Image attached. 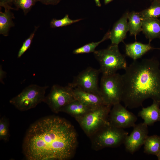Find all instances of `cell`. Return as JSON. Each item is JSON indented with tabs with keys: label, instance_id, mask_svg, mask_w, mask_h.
<instances>
[{
	"label": "cell",
	"instance_id": "obj_33",
	"mask_svg": "<svg viewBox=\"0 0 160 160\" xmlns=\"http://www.w3.org/2000/svg\"><path fill=\"white\" fill-rule=\"evenodd\" d=\"M152 1H155L158 2L160 3V0H151Z\"/></svg>",
	"mask_w": 160,
	"mask_h": 160
},
{
	"label": "cell",
	"instance_id": "obj_11",
	"mask_svg": "<svg viewBox=\"0 0 160 160\" xmlns=\"http://www.w3.org/2000/svg\"><path fill=\"white\" fill-rule=\"evenodd\" d=\"M133 127L132 131L127 136L124 143L126 150L132 154L144 145L148 132V125L143 122L135 124Z\"/></svg>",
	"mask_w": 160,
	"mask_h": 160
},
{
	"label": "cell",
	"instance_id": "obj_30",
	"mask_svg": "<svg viewBox=\"0 0 160 160\" xmlns=\"http://www.w3.org/2000/svg\"><path fill=\"white\" fill-rule=\"evenodd\" d=\"M94 1L96 6L98 7H100L101 6L100 0H94Z\"/></svg>",
	"mask_w": 160,
	"mask_h": 160
},
{
	"label": "cell",
	"instance_id": "obj_4",
	"mask_svg": "<svg viewBox=\"0 0 160 160\" xmlns=\"http://www.w3.org/2000/svg\"><path fill=\"white\" fill-rule=\"evenodd\" d=\"M128 133L124 129L110 124L105 126L90 137L92 147L95 151L106 148H114L124 144Z\"/></svg>",
	"mask_w": 160,
	"mask_h": 160
},
{
	"label": "cell",
	"instance_id": "obj_24",
	"mask_svg": "<svg viewBox=\"0 0 160 160\" xmlns=\"http://www.w3.org/2000/svg\"><path fill=\"white\" fill-rule=\"evenodd\" d=\"M38 1L39 0H15L13 3L17 9H22L25 15Z\"/></svg>",
	"mask_w": 160,
	"mask_h": 160
},
{
	"label": "cell",
	"instance_id": "obj_23",
	"mask_svg": "<svg viewBox=\"0 0 160 160\" xmlns=\"http://www.w3.org/2000/svg\"><path fill=\"white\" fill-rule=\"evenodd\" d=\"M82 19L72 20L70 18L68 14L66 15L62 18L57 19L53 18L51 21L50 25L51 28H55L70 25L81 20Z\"/></svg>",
	"mask_w": 160,
	"mask_h": 160
},
{
	"label": "cell",
	"instance_id": "obj_29",
	"mask_svg": "<svg viewBox=\"0 0 160 160\" xmlns=\"http://www.w3.org/2000/svg\"><path fill=\"white\" fill-rule=\"evenodd\" d=\"M6 74V72L2 70L1 66V65L0 67V81L1 83L3 84L4 83L3 79L5 76Z\"/></svg>",
	"mask_w": 160,
	"mask_h": 160
},
{
	"label": "cell",
	"instance_id": "obj_10",
	"mask_svg": "<svg viewBox=\"0 0 160 160\" xmlns=\"http://www.w3.org/2000/svg\"><path fill=\"white\" fill-rule=\"evenodd\" d=\"M113 106L108 116L110 124L122 129L133 127L135 126L137 118L134 114L127 110L120 103Z\"/></svg>",
	"mask_w": 160,
	"mask_h": 160
},
{
	"label": "cell",
	"instance_id": "obj_1",
	"mask_svg": "<svg viewBox=\"0 0 160 160\" xmlns=\"http://www.w3.org/2000/svg\"><path fill=\"white\" fill-rule=\"evenodd\" d=\"M77 135L73 126L55 116L32 124L25 135L23 151L28 160H67L75 154Z\"/></svg>",
	"mask_w": 160,
	"mask_h": 160
},
{
	"label": "cell",
	"instance_id": "obj_8",
	"mask_svg": "<svg viewBox=\"0 0 160 160\" xmlns=\"http://www.w3.org/2000/svg\"><path fill=\"white\" fill-rule=\"evenodd\" d=\"M75 100L73 88L69 84L65 87L54 84L49 93L45 96L44 102L53 112L57 113L63 107Z\"/></svg>",
	"mask_w": 160,
	"mask_h": 160
},
{
	"label": "cell",
	"instance_id": "obj_16",
	"mask_svg": "<svg viewBox=\"0 0 160 160\" xmlns=\"http://www.w3.org/2000/svg\"><path fill=\"white\" fill-rule=\"evenodd\" d=\"M154 49L150 43L148 44H144L135 41L125 44L126 55L133 59V60L140 58L148 51Z\"/></svg>",
	"mask_w": 160,
	"mask_h": 160
},
{
	"label": "cell",
	"instance_id": "obj_15",
	"mask_svg": "<svg viewBox=\"0 0 160 160\" xmlns=\"http://www.w3.org/2000/svg\"><path fill=\"white\" fill-rule=\"evenodd\" d=\"M142 31L150 43L155 39H160V20L158 18L143 20Z\"/></svg>",
	"mask_w": 160,
	"mask_h": 160
},
{
	"label": "cell",
	"instance_id": "obj_2",
	"mask_svg": "<svg viewBox=\"0 0 160 160\" xmlns=\"http://www.w3.org/2000/svg\"><path fill=\"white\" fill-rule=\"evenodd\" d=\"M160 63L154 58L134 60L124 70L122 101L125 107L136 108L152 99L160 103Z\"/></svg>",
	"mask_w": 160,
	"mask_h": 160
},
{
	"label": "cell",
	"instance_id": "obj_25",
	"mask_svg": "<svg viewBox=\"0 0 160 160\" xmlns=\"http://www.w3.org/2000/svg\"><path fill=\"white\" fill-rule=\"evenodd\" d=\"M9 123L7 119L3 117L0 119V140L7 141L9 137Z\"/></svg>",
	"mask_w": 160,
	"mask_h": 160
},
{
	"label": "cell",
	"instance_id": "obj_22",
	"mask_svg": "<svg viewBox=\"0 0 160 160\" xmlns=\"http://www.w3.org/2000/svg\"><path fill=\"white\" fill-rule=\"evenodd\" d=\"M109 31L105 35L102 39L98 42H92L86 44L79 48L74 50L73 51V54L76 55L94 52L96 50V47L101 43L106 40L109 39Z\"/></svg>",
	"mask_w": 160,
	"mask_h": 160
},
{
	"label": "cell",
	"instance_id": "obj_3",
	"mask_svg": "<svg viewBox=\"0 0 160 160\" xmlns=\"http://www.w3.org/2000/svg\"><path fill=\"white\" fill-rule=\"evenodd\" d=\"M93 54L103 75L113 74L127 67L125 56L120 53L118 45L111 44L106 49L95 50Z\"/></svg>",
	"mask_w": 160,
	"mask_h": 160
},
{
	"label": "cell",
	"instance_id": "obj_13",
	"mask_svg": "<svg viewBox=\"0 0 160 160\" xmlns=\"http://www.w3.org/2000/svg\"><path fill=\"white\" fill-rule=\"evenodd\" d=\"M73 93L76 100L92 109L105 105L99 95L85 91L77 88H73Z\"/></svg>",
	"mask_w": 160,
	"mask_h": 160
},
{
	"label": "cell",
	"instance_id": "obj_17",
	"mask_svg": "<svg viewBox=\"0 0 160 160\" xmlns=\"http://www.w3.org/2000/svg\"><path fill=\"white\" fill-rule=\"evenodd\" d=\"M92 109L75 100L63 107L60 112L67 113L76 119L84 115Z\"/></svg>",
	"mask_w": 160,
	"mask_h": 160
},
{
	"label": "cell",
	"instance_id": "obj_21",
	"mask_svg": "<svg viewBox=\"0 0 160 160\" xmlns=\"http://www.w3.org/2000/svg\"><path fill=\"white\" fill-rule=\"evenodd\" d=\"M139 13L143 20L147 18H158L160 17V3L156 1H152L148 8Z\"/></svg>",
	"mask_w": 160,
	"mask_h": 160
},
{
	"label": "cell",
	"instance_id": "obj_32",
	"mask_svg": "<svg viewBox=\"0 0 160 160\" xmlns=\"http://www.w3.org/2000/svg\"><path fill=\"white\" fill-rule=\"evenodd\" d=\"M157 156L158 159L159 160H160V151Z\"/></svg>",
	"mask_w": 160,
	"mask_h": 160
},
{
	"label": "cell",
	"instance_id": "obj_6",
	"mask_svg": "<svg viewBox=\"0 0 160 160\" xmlns=\"http://www.w3.org/2000/svg\"><path fill=\"white\" fill-rule=\"evenodd\" d=\"M48 87V86L41 87L36 84H31L10 99L9 103L21 111L33 108L39 104L44 102L46 91Z\"/></svg>",
	"mask_w": 160,
	"mask_h": 160
},
{
	"label": "cell",
	"instance_id": "obj_18",
	"mask_svg": "<svg viewBox=\"0 0 160 160\" xmlns=\"http://www.w3.org/2000/svg\"><path fill=\"white\" fill-rule=\"evenodd\" d=\"M11 9L6 8L4 12H0V34L5 36L8 35L10 28L15 25L12 20L15 17Z\"/></svg>",
	"mask_w": 160,
	"mask_h": 160
},
{
	"label": "cell",
	"instance_id": "obj_9",
	"mask_svg": "<svg viewBox=\"0 0 160 160\" xmlns=\"http://www.w3.org/2000/svg\"><path fill=\"white\" fill-rule=\"evenodd\" d=\"M100 73L99 69L88 67L75 76L73 82L69 84L73 88H77L85 91L100 95L98 86Z\"/></svg>",
	"mask_w": 160,
	"mask_h": 160
},
{
	"label": "cell",
	"instance_id": "obj_20",
	"mask_svg": "<svg viewBox=\"0 0 160 160\" xmlns=\"http://www.w3.org/2000/svg\"><path fill=\"white\" fill-rule=\"evenodd\" d=\"M143 145L145 153L157 156L160 151V136L157 135L148 136Z\"/></svg>",
	"mask_w": 160,
	"mask_h": 160
},
{
	"label": "cell",
	"instance_id": "obj_14",
	"mask_svg": "<svg viewBox=\"0 0 160 160\" xmlns=\"http://www.w3.org/2000/svg\"><path fill=\"white\" fill-rule=\"evenodd\" d=\"M160 103L153 101L152 104L146 108H143L138 114L147 125H151L157 121H160Z\"/></svg>",
	"mask_w": 160,
	"mask_h": 160
},
{
	"label": "cell",
	"instance_id": "obj_12",
	"mask_svg": "<svg viewBox=\"0 0 160 160\" xmlns=\"http://www.w3.org/2000/svg\"><path fill=\"white\" fill-rule=\"evenodd\" d=\"M128 12H127L124 13L114 23L112 30L109 31V39L111 44L118 45L126 38L127 33L129 31L127 22Z\"/></svg>",
	"mask_w": 160,
	"mask_h": 160
},
{
	"label": "cell",
	"instance_id": "obj_31",
	"mask_svg": "<svg viewBox=\"0 0 160 160\" xmlns=\"http://www.w3.org/2000/svg\"><path fill=\"white\" fill-rule=\"evenodd\" d=\"M113 0H104V3L105 4H107L110 2H111Z\"/></svg>",
	"mask_w": 160,
	"mask_h": 160
},
{
	"label": "cell",
	"instance_id": "obj_19",
	"mask_svg": "<svg viewBox=\"0 0 160 160\" xmlns=\"http://www.w3.org/2000/svg\"><path fill=\"white\" fill-rule=\"evenodd\" d=\"M128 19L129 31L130 34L134 36L136 39L137 35L142 31L143 19L139 12L134 11L128 12Z\"/></svg>",
	"mask_w": 160,
	"mask_h": 160
},
{
	"label": "cell",
	"instance_id": "obj_27",
	"mask_svg": "<svg viewBox=\"0 0 160 160\" xmlns=\"http://www.w3.org/2000/svg\"><path fill=\"white\" fill-rule=\"evenodd\" d=\"M15 0H0V7H3L4 8H10L13 9L9 4L11 3H13Z\"/></svg>",
	"mask_w": 160,
	"mask_h": 160
},
{
	"label": "cell",
	"instance_id": "obj_5",
	"mask_svg": "<svg viewBox=\"0 0 160 160\" xmlns=\"http://www.w3.org/2000/svg\"><path fill=\"white\" fill-rule=\"evenodd\" d=\"M111 106L106 105H101L75 119L86 135L90 137L110 124L108 116Z\"/></svg>",
	"mask_w": 160,
	"mask_h": 160
},
{
	"label": "cell",
	"instance_id": "obj_7",
	"mask_svg": "<svg viewBox=\"0 0 160 160\" xmlns=\"http://www.w3.org/2000/svg\"><path fill=\"white\" fill-rule=\"evenodd\" d=\"M123 81L122 75L116 73L102 75L100 94L105 104L111 106L121 101Z\"/></svg>",
	"mask_w": 160,
	"mask_h": 160
},
{
	"label": "cell",
	"instance_id": "obj_28",
	"mask_svg": "<svg viewBox=\"0 0 160 160\" xmlns=\"http://www.w3.org/2000/svg\"><path fill=\"white\" fill-rule=\"evenodd\" d=\"M61 0H39V1L45 5H55L58 4Z\"/></svg>",
	"mask_w": 160,
	"mask_h": 160
},
{
	"label": "cell",
	"instance_id": "obj_26",
	"mask_svg": "<svg viewBox=\"0 0 160 160\" xmlns=\"http://www.w3.org/2000/svg\"><path fill=\"white\" fill-rule=\"evenodd\" d=\"M39 26H35L34 29L29 37L23 42L22 46L18 52L17 57H20L30 47L36 32Z\"/></svg>",
	"mask_w": 160,
	"mask_h": 160
}]
</instances>
